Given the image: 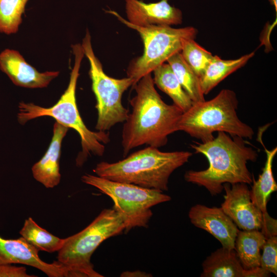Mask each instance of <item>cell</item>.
Returning <instances> with one entry per match:
<instances>
[{
  "label": "cell",
  "instance_id": "cell-15",
  "mask_svg": "<svg viewBox=\"0 0 277 277\" xmlns=\"http://www.w3.org/2000/svg\"><path fill=\"white\" fill-rule=\"evenodd\" d=\"M69 128L55 122L53 136L44 155L35 163L31 170L33 177L46 188H52L60 182V159L62 143Z\"/></svg>",
  "mask_w": 277,
  "mask_h": 277
},
{
  "label": "cell",
  "instance_id": "cell-30",
  "mask_svg": "<svg viewBox=\"0 0 277 277\" xmlns=\"http://www.w3.org/2000/svg\"><path fill=\"white\" fill-rule=\"evenodd\" d=\"M269 2L271 4V5H273L275 9V11H277V4H276V0H269Z\"/></svg>",
  "mask_w": 277,
  "mask_h": 277
},
{
  "label": "cell",
  "instance_id": "cell-10",
  "mask_svg": "<svg viewBox=\"0 0 277 277\" xmlns=\"http://www.w3.org/2000/svg\"><path fill=\"white\" fill-rule=\"evenodd\" d=\"M247 185L224 184L225 194L221 208L240 229L261 230L263 213L251 201Z\"/></svg>",
  "mask_w": 277,
  "mask_h": 277
},
{
  "label": "cell",
  "instance_id": "cell-13",
  "mask_svg": "<svg viewBox=\"0 0 277 277\" xmlns=\"http://www.w3.org/2000/svg\"><path fill=\"white\" fill-rule=\"evenodd\" d=\"M188 216L194 226L211 234L221 243L222 247L234 249L239 229L221 208L196 204L190 209Z\"/></svg>",
  "mask_w": 277,
  "mask_h": 277
},
{
  "label": "cell",
  "instance_id": "cell-23",
  "mask_svg": "<svg viewBox=\"0 0 277 277\" xmlns=\"http://www.w3.org/2000/svg\"><path fill=\"white\" fill-rule=\"evenodd\" d=\"M28 0H0V33L9 35L18 30Z\"/></svg>",
  "mask_w": 277,
  "mask_h": 277
},
{
  "label": "cell",
  "instance_id": "cell-2",
  "mask_svg": "<svg viewBox=\"0 0 277 277\" xmlns=\"http://www.w3.org/2000/svg\"><path fill=\"white\" fill-rule=\"evenodd\" d=\"M217 133L210 141L191 145L195 153L207 158L208 167L200 171L189 170L184 174L186 181L205 187L213 196L220 194L226 183H252L254 177L247 165L258 156L256 150L244 138Z\"/></svg>",
  "mask_w": 277,
  "mask_h": 277
},
{
  "label": "cell",
  "instance_id": "cell-12",
  "mask_svg": "<svg viewBox=\"0 0 277 277\" xmlns=\"http://www.w3.org/2000/svg\"><path fill=\"white\" fill-rule=\"evenodd\" d=\"M169 0L146 3L141 0H125L127 21L140 27L177 25L182 24L181 10L169 3Z\"/></svg>",
  "mask_w": 277,
  "mask_h": 277
},
{
  "label": "cell",
  "instance_id": "cell-16",
  "mask_svg": "<svg viewBox=\"0 0 277 277\" xmlns=\"http://www.w3.org/2000/svg\"><path fill=\"white\" fill-rule=\"evenodd\" d=\"M201 277H243V267L234 249L222 247L202 263Z\"/></svg>",
  "mask_w": 277,
  "mask_h": 277
},
{
  "label": "cell",
  "instance_id": "cell-19",
  "mask_svg": "<svg viewBox=\"0 0 277 277\" xmlns=\"http://www.w3.org/2000/svg\"><path fill=\"white\" fill-rule=\"evenodd\" d=\"M153 80L161 90L167 94L173 104L183 112L188 110L193 102L183 89L171 68L167 63H164L153 71Z\"/></svg>",
  "mask_w": 277,
  "mask_h": 277
},
{
  "label": "cell",
  "instance_id": "cell-14",
  "mask_svg": "<svg viewBox=\"0 0 277 277\" xmlns=\"http://www.w3.org/2000/svg\"><path fill=\"white\" fill-rule=\"evenodd\" d=\"M0 69L14 84L28 88L47 87L59 71L38 72L17 51L7 49L0 53Z\"/></svg>",
  "mask_w": 277,
  "mask_h": 277
},
{
  "label": "cell",
  "instance_id": "cell-9",
  "mask_svg": "<svg viewBox=\"0 0 277 277\" xmlns=\"http://www.w3.org/2000/svg\"><path fill=\"white\" fill-rule=\"evenodd\" d=\"M81 45L89 62V75L96 101L97 119L95 129L106 132L127 118L129 111L122 104V96L130 86H133V82L128 77L117 79L104 72L102 64L94 53L88 30Z\"/></svg>",
  "mask_w": 277,
  "mask_h": 277
},
{
  "label": "cell",
  "instance_id": "cell-7",
  "mask_svg": "<svg viewBox=\"0 0 277 277\" xmlns=\"http://www.w3.org/2000/svg\"><path fill=\"white\" fill-rule=\"evenodd\" d=\"M107 12L114 15L128 27L136 30L144 44L143 54L133 60L128 66L127 77L133 86L143 76L151 73L175 53L181 52L185 39H195L197 30L192 26L175 28L167 26L140 27L132 25L114 10Z\"/></svg>",
  "mask_w": 277,
  "mask_h": 277
},
{
  "label": "cell",
  "instance_id": "cell-3",
  "mask_svg": "<svg viewBox=\"0 0 277 277\" xmlns=\"http://www.w3.org/2000/svg\"><path fill=\"white\" fill-rule=\"evenodd\" d=\"M192 155L187 151L164 152L148 146L117 162H100L93 171L97 176L110 181L165 191L168 190L171 174Z\"/></svg>",
  "mask_w": 277,
  "mask_h": 277
},
{
  "label": "cell",
  "instance_id": "cell-26",
  "mask_svg": "<svg viewBox=\"0 0 277 277\" xmlns=\"http://www.w3.org/2000/svg\"><path fill=\"white\" fill-rule=\"evenodd\" d=\"M24 267H16L11 264L0 265V277H35L27 273Z\"/></svg>",
  "mask_w": 277,
  "mask_h": 277
},
{
  "label": "cell",
  "instance_id": "cell-29",
  "mask_svg": "<svg viewBox=\"0 0 277 277\" xmlns=\"http://www.w3.org/2000/svg\"><path fill=\"white\" fill-rule=\"evenodd\" d=\"M150 274H148L144 271H141L140 270L133 271H125L123 272L121 276H150Z\"/></svg>",
  "mask_w": 277,
  "mask_h": 277
},
{
  "label": "cell",
  "instance_id": "cell-18",
  "mask_svg": "<svg viewBox=\"0 0 277 277\" xmlns=\"http://www.w3.org/2000/svg\"><path fill=\"white\" fill-rule=\"evenodd\" d=\"M266 240L260 230H238L234 249L244 269H250L260 266V251Z\"/></svg>",
  "mask_w": 277,
  "mask_h": 277
},
{
  "label": "cell",
  "instance_id": "cell-22",
  "mask_svg": "<svg viewBox=\"0 0 277 277\" xmlns=\"http://www.w3.org/2000/svg\"><path fill=\"white\" fill-rule=\"evenodd\" d=\"M19 234L39 251L49 253L58 252L65 241V239L57 237L40 227L30 217L25 220Z\"/></svg>",
  "mask_w": 277,
  "mask_h": 277
},
{
  "label": "cell",
  "instance_id": "cell-1",
  "mask_svg": "<svg viewBox=\"0 0 277 277\" xmlns=\"http://www.w3.org/2000/svg\"><path fill=\"white\" fill-rule=\"evenodd\" d=\"M133 86L136 94L130 101L132 111L124 122L122 133L124 156L142 145L160 148L166 145L169 135L177 131L183 113L175 104L162 99L149 73Z\"/></svg>",
  "mask_w": 277,
  "mask_h": 277
},
{
  "label": "cell",
  "instance_id": "cell-5",
  "mask_svg": "<svg viewBox=\"0 0 277 277\" xmlns=\"http://www.w3.org/2000/svg\"><path fill=\"white\" fill-rule=\"evenodd\" d=\"M238 104L235 92L224 89L209 101L193 103L183 113L177 131H184L202 143L212 140L215 132L251 139L253 130L239 118L236 111Z\"/></svg>",
  "mask_w": 277,
  "mask_h": 277
},
{
  "label": "cell",
  "instance_id": "cell-21",
  "mask_svg": "<svg viewBox=\"0 0 277 277\" xmlns=\"http://www.w3.org/2000/svg\"><path fill=\"white\" fill-rule=\"evenodd\" d=\"M166 62L192 102L204 101V94L201 90L200 78L185 62L181 52L172 55Z\"/></svg>",
  "mask_w": 277,
  "mask_h": 277
},
{
  "label": "cell",
  "instance_id": "cell-17",
  "mask_svg": "<svg viewBox=\"0 0 277 277\" xmlns=\"http://www.w3.org/2000/svg\"><path fill=\"white\" fill-rule=\"evenodd\" d=\"M254 52L234 60H223L214 55L203 74L199 78L202 91L207 94L228 75L244 66L254 55Z\"/></svg>",
  "mask_w": 277,
  "mask_h": 277
},
{
  "label": "cell",
  "instance_id": "cell-8",
  "mask_svg": "<svg viewBox=\"0 0 277 277\" xmlns=\"http://www.w3.org/2000/svg\"><path fill=\"white\" fill-rule=\"evenodd\" d=\"M81 180L112 199L113 208L123 220L125 232L137 227H147L153 214L151 208L171 199L161 190L112 181L90 174L83 175Z\"/></svg>",
  "mask_w": 277,
  "mask_h": 277
},
{
  "label": "cell",
  "instance_id": "cell-27",
  "mask_svg": "<svg viewBox=\"0 0 277 277\" xmlns=\"http://www.w3.org/2000/svg\"><path fill=\"white\" fill-rule=\"evenodd\" d=\"M263 226L260 230L266 239L277 235L276 220L271 217L268 212L263 213Z\"/></svg>",
  "mask_w": 277,
  "mask_h": 277
},
{
  "label": "cell",
  "instance_id": "cell-24",
  "mask_svg": "<svg viewBox=\"0 0 277 277\" xmlns=\"http://www.w3.org/2000/svg\"><path fill=\"white\" fill-rule=\"evenodd\" d=\"M181 53L199 78L203 74L214 56L199 45L194 39L191 38L183 41Z\"/></svg>",
  "mask_w": 277,
  "mask_h": 277
},
{
  "label": "cell",
  "instance_id": "cell-4",
  "mask_svg": "<svg viewBox=\"0 0 277 277\" xmlns=\"http://www.w3.org/2000/svg\"><path fill=\"white\" fill-rule=\"evenodd\" d=\"M74 63L70 73L68 86L57 103L50 107H43L32 103L20 102L17 120L22 125L29 121L42 116H50L56 122L72 128L81 138L82 151L76 159V165L82 166L88 156L93 154L102 156L105 151L104 144L110 141L108 133L93 131L85 125L79 113L76 100V88L81 62L84 56L80 44L72 45Z\"/></svg>",
  "mask_w": 277,
  "mask_h": 277
},
{
  "label": "cell",
  "instance_id": "cell-28",
  "mask_svg": "<svg viewBox=\"0 0 277 277\" xmlns=\"http://www.w3.org/2000/svg\"><path fill=\"white\" fill-rule=\"evenodd\" d=\"M270 276V272L259 266L250 269H244L243 277H266Z\"/></svg>",
  "mask_w": 277,
  "mask_h": 277
},
{
  "label": "cell",
  "instance_id": "cell-25",
  "mask_svg": "<svg viewBox=\"0 0 277 277\" xmlns=\"http://www.w3.org/2000/svg\"><path fill=\"white\" fill-rule=\"evenodd\" d=\"M262 249L260 267L266 271L277 275V236L266 239Z\"/></svg>",
  "mask_w": 277,
  "mask_h": 277
},
{
  "label": "cell",
  "instance_id": "cell-20",
  "mask_svg": "<svg viewBox=\"0 0 277 277\" xmlns=\"http://www.w3.org/2000/svg\"><path fill=\"white\" fill-rule=\"evenodd\" d=\"M266 161L262 173L259 179L253 181L250 190V198L252 203L262 212L266 213L267 204L271 194L277 190V184L272 173V162L277 153V147L271 150L264 146Z\"/></svg>",
  "mask_w": 277,
  "mask_h": 277
},
{
  "label": "cell",
  "instance_id": "cell-6",
  "mask_svg": "<svg viewBox=\"0 0 277 277\" xmlns=\"http://www.w3.org/2000/svg\"><path fill=\"white\" fill-rule=\"evenodd\" d=\"M125 230L121 216L113 209H104L86 228L65 239L57 261L68 270L69 277H102L94 269L91 258L99 245Z\"/></svg>",
  "mask_w": 277,
  "mask_h": 277
},
{
  "label": "cell",
  "instance_id": "cell-11",
  "mask_svg": "<svg viewBox=\"0 0 277 277\" xmlns=\"http://www.w3.org/2000/svg\"><path fill=\"white\" fill-rule=\"evenodd\" d=\"M38 251L23 237L7 239L0 235V265L21 264L36 268L49 277H69V271L63 264L58 261L44 262Z\"/></svg>",
  "mask_w": 277,
  "mask_h": 277
}]
</instances>
